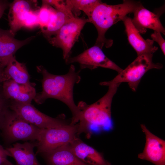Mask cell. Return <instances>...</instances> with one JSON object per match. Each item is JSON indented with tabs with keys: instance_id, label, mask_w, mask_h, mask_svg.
Instances as JSON below:
<instances>
[{
	"instance_id": "4fadbf2b",
	"label": "cell",
	"mask_w": 165,
	"mask_h": 165,
	"mask_svg": "<svg viewBox=\"0 0 165 165\" xmlns=\"http://www.w3.org/2000/svg\"><path fill=\"white\" fill-rule=\"evenodd\" d=\"M14 35L9 29L6 30L0 28V66L5 67L16 51L35 37L32 36L20 40L15 38Z\"/></svg>"
},
{
	"instance_id": "cb8c5ba5",
	"label": "cell",
	"mask_w": 165,
	"mask_h": 165,
	"mask_svg": "<svg viewBox=\"0 0 165 165\" xmlns=\"http://www.w3.org/2000/svg\"><path fill=\"white\" fill-rule=\"evenodd\" d=\"M39 9L32 10L27 14L23 22V27L31 29L39 26L38 17Z\"/></svg>"
},
{
	"instance_id": "8fae6325",
	"label": "cell",
	"mask_w": 165,
	"mask_h": 165,
	"mask_svg": "<svg viewBox=\"0 0 165 165\" xmlns=\"http://www.w3.org/2000/svg\"><path fill=\"white\" fill-rule=\"evenodd\" d=\"M35 84H20L10 79L2 83L3 92L9 100L23 104H31L36 95Z\"/></svg>"
},
{
	"instance_id": "2e32d148",
	"label": "cell",
	"mask_w": 165,
	"mask_h": 165,
	"mask_svg": "<svg viewBox=\"0 0 165 165\" xmlns=\"http://www.w3.org/2000/svg\"><path fill=\"white\" fill-rule=\"evenodd\" d=\"M74 154L88 165H112L104 157L103 153L76 137L69 144Z\"/></svg>"
},
{
	"instance_id": "8992f818",
	"label": "cell",
	"mask_w": 165,
	"mask_h": 165,
	"mask_svg": "<svg viewBox=\"0 0 165 165\" xmlns=\"http://www.w3.org/2000/svg\"><path fill=\"white\" fill-rule=\"evenodd\" d=\"M153 55L146 54L138 56L124 69L108 82L120 85L122 82H127L129 87L133 91H136L141 79L148 71L153 68L160 69L163 67L160 63L153 62Z\"/></svg>"
},
{
	"instance_id": "83f0119b",
	"label": "cell",
	"mask_w": 165,
	"mask_h": 165,
	"mask_svg": "<svg viewBox=\"0 0 165 165\" xmlns=\"http://www.w3.org/2000/svg\"><path fill=\"white\" fill-rule=\"evenodd\" d=\"M10 4L8 1L0 0V19L2 16L5 10L9 6Z\"/></svg>"
},
{
	"instance_id": "4316f807",
	"label": "cell",
	"mask_w": 165,
	"mask_h": 165,
	"mask_svg": "<svg viewBox=\"0 0 165 165\" xmlns=\"http://www.w3.org/2000/svg\"><path fill=\"white\" fill-rule=\"evenodd\" d=\"M8 156H11L10 153L0 144V165H6Z\"/></svg>"
},
{
	"instance_id": "9a60e30c",
	"label": "cell",
	"mask_w": 165,
	"mask_h": 165,
	"mask_svg": "<svg viewBox=\"0 0 165 165\" xmlns=\"http://www.w3.org/2000/svg\"><path fill=\"white\" fill-rule=\"evenodd\" d=\"M8 13L10 31L14 34L23 27L24 20L30 11L38 9L36 0H16L10 3Z\"/></svg>"
},
{
	"instance_id": "30bf717a",
	"label": "cell",
	"mask_w": 165,
	"mask_h": 165,
	"mask_svg": "<svg viewBox=\"0 0 165 165\" xmlns=\"http://www.w3.org/2000/svg\"><path fill=\"white\" fill-rule=\"evenodd\" d=\"M145 139L142 152L138 158L155 165H165V141L151 132L143 124L140 125Z\"/></svg>"
},
{
	"instance_id": "484cf974",
	"label": "cell",
	"mask_w": 165,
	"mask_h": 165,
	"mask_svg": "<svg viewBox=\"0 0 165 165\" xmlns=\"http://www.w3.org/2000/svg\"><path fill=\"white\" fill-rule=\"evenodd\" d=\"M152 40L156 42L159 45L164 55H165V41L159 32L154 31L151 35Z\"/></svg>"
},
{
	"instance_id": "5b68a950",
	"label": "cell",
	"mask_w": 165,
	"mask_h": 165,
	"mask_svg": "<svg viewBox=\"0 0 165 165\" xmlns=\"http://www.w3.org/2000/svg\"><path fill=\"white\" fill-rule=\"evenodd\" d=\"M77 123L41 129L37 141L36 154L50 151L71 143L77 135Z\"/></svg>"
},
{
	"instance_id": "44dd1931",
	"label": "cell",
	"mask_w": 165,
	"mask_h": 165,
	"mask_svg": "<svg viewBox=\"0 0 165 165\" xmlns=\"http://www.w3.org/2000/svg\"><path fill=\"white\" fill-rule=\"evenodd\" d=\"M66 2L74 15L77 17L82 11L89 19L94 9L102 2L98 0H66Z\"/></svg>"
},
{
	"instance_id": "7a4b0ae2",
	"label": "cell",
	"mask_w": 165,
	"mask_h": 165,
	"mask_svg": "<svg viewBox=\"0 0 165 165\" xmlns=\"http://www.w3.org/2000/svg\"><path fill=\"white\" fill-rule=\"evenodd\" d=\"M100 85L108 87V91L103 97L92 104L87 105L80 101L77 105L80 110L77 123L78 137L82 133L90 136L91 126L99 130H110L113 128L111 105L113 96L120 84L105 81L101 82Z\"/></svg>"
},
{
	"instance_id": "7402d4cb",
	"label": "cell",
	"mask_w": 165,
	"mask_h": 165,
	"mask_svg": "<svg viewBox=\"0 0 165 165\" xmlns=\"http://www.w3.org/2000/svg\"><path fill=\"white\" fill-rule=\"evenodd\" d=\"M42 5L38 13L39 24L41 30L46 28L56 11V9L45 2L42 1Z\"/></svg>"
},
{
	"instance_id": "52a82bcc",
	"label": "cell",
	"mask_w": 165,
	"mask_h": 165,
	"mask_svg": "<svg viewBox=\"0 0 165 165\" xmlns=\"http://www.w3.org/2000/svg\"><path fill=\"white\" fill-rule=\"evenodd\" d=\"M88 22V18L74 16L62 27L55 36L48 39L53 46L62 49L63 58L65 62L70 57L71 50L84 26Z\"/></svg>"
},
{
	"instance_id": "ba28073f",
	"label": "cell",
	"mask_w": 165,
	"mask_h": 165,
	"mask_svg": "<svg viewBox=\"0 0 165 165\" xmlns=\"http://www.w3.org/2000/svg\"><path fill=\"white\" fill-rule=\"evenodd\" d=\"M10 108L28 123L40 129L54 128L69 124L64 115L54 118L41 112L31 104H23L11 100Z\"/></svg>"
},
{
	"instance_id": "603a6c76",
	"label": "cell",
	"mask_w": 165,
	"mask_h": 165,
	"mask_svg": "<svg viewBox=\"0 0 165 165\" xmlns=\"http://www.w3.org/2000/svg\"><path fill=\"white\" fill-rule=\"evenodd\" d=\"M11 101L4 94L2 85H0V131L7 118L12 112L10 108Z\"/></svg>"
},
{
	"instance_id": "6da1fadb",
	"label": "cell",
	"mask_w": 165,
	"mask_h": 165,
	"mask_svg": "<svg viewBox=\"0 0 165 165\" xmlns=\"http://www.w3.org/2000/svg\"><path fill=\"white\" fill-rule=\"evenodd\" d=\"M37 68L38 72L42 76V90L36 94L34 100L35 102L39 105L50 98L59 100L68 107L72 113L71 123H77L80 110L74 101L73 88L75 85L81 80L79 72L75 71L72 64L68 72L62 75L52 74L42 66H38Z\"/></svg>"
},
{
	"instance_id": "7c38bea8",
	"label": "cell",
	"mask_w": 165,
	"mask_h": 165,
	"mask_svg": "<svg viewBox=\"0 0 165 165\" xmlns=\"http://www.w3.org/2000/svg\"><path fill=\"white\" fill-rule=\"evenodd\" d=\"M128 41L136 51L137 56L153 54L158 49L153 45L154 41L148 38L144 39L133 24L131 18L126 16L122 20Z\"/></svg>"
},
{
	"instance_id": "5bb4252c",
	"label": "cell",
	"mask_w": 165,
	"mask_h": 165,
	"mask_svg": "<svg viewBox=\"0 0 165 165\" xmlns=\"http://www.w3.org/2000/svg\"><path fill=\"white\" fill-rule=\"evenodd\" d=\"M132 21L140 34H144L150 29L165 35V30L162 25L160 16L148 10L142 4L133 13Z\"/></svg>"
},
{
	"instance_id": "f546056e",
	"label": "cell",
	"mask_w": 165,
	"mask_h": 165,
	"mask_svg": "<svg viewBox=\"0 0 165 165\" xmlns=\"http://www.w3.org/2000/svg\"><path fill=\"white\" fill-rule=\"evenodd\" d=\"M6 165H14L12 163L8 161Z\"/></svg>"
},
{
	"instance_id": "3957f363",
	"label": "cell",
	"mask_w": 165,
	"mask_h": 165,
	"mask_svg": "<svg viewBox=\"0 0 165 165\" xmlns=\"http://www.w3.org/2000/svg\"><path fill=\"white\" fill-rule=\"evenodd\" d=\"M142 3L140 1L124 0L123 3L110 5L102 2L94 8L90 18L89 22L96 28L98 36L95 44L101 48H108L112 45L113 40L107 39L105 34L112 25L122 21L127 14L133 13Z\"/></svg>"
},
{
	"instance_id": "f1b7e54d",
	"label": "cell",
	"mask_w": 165,
	"mask_h": 165,
	"mask_svg": "<svg viewBox=\"0 0 165 165\" xmlns=\"http://www.w3.org/2000/svg\"><path fill=\"white\" fill-rule=\"evenodd\" d=\"M5 67L0 66V84L5 81L9 80L5 74L4 68Z\"/></svg>"
},
{
	"instance_id": "ffe728a7",
	"label": "cell",
	"mask_w": 165,
	"mask_h": 165,
	"mask_svg": "<svg viewBox=\"0 0 165 165\" xmlns=\"http://www.w3.org/2000/svg\"><path fill=\"white\" fill-rule=\"evenodd\" d=\"M74 16L56 10L47 27L41 31L44 35L49 39L51 36L55 35L62 27L70 18Z\"/></svg>"
},
{
	"instance_id": "9c48e42d",
	"label": "cell",
	"mask_w": 165,
	"mask_h": 165,
	"mask_svg": "<svg viewBox=\"0 0 165 165\" xmlns=\"http://www.w3.org/2000/svg\"><path fill=\"white\" fill-rule=\"evenodd\" d=\"M65 62L67 64L78 63L81 69L88 68L94 69L98 67L108 68L120 73L123 70L107 57L102 49L94 45L73 57H69Z\"/></svg>"
},
{
	"instance_id": "d4e9b609",
	"label": "cell",
	"mask_w": 165,
	"mask_h": 165,
	"mask_svg": "<svg viewBox=\"0 0 165 165\" xmlns=\"http://www.w3.org/2000/svg\"><path fill=\"white\" fill-rule=\"evenodd\" d=\"M45 1L56 10L63 12L70 16H74L67 4L66 0H46Z\"/></svg>"
},
{
	"instance_id": "d6986e66",
	"label": "cell",
	"mask_w": 165,
	"mask_h": 165,
	"mask_svg": "<svg viewBox=\"0 0 165 165\" xmlns=\"http://www.w3.org/2000/svg\"><path fill=\"white\" fill-rule=\"evenodd\" d=\"M5 75L11 79L20 84L30 83V76L25 64L18 61L14 56L9 60L4 68Z\"/></svg>"
},
{
	"instance_id": "e0dca14e",
	"label": "cell",
	"mask_w": 165,
	"mask_h": 165,
	"mask_svg": "<svg viewBox=\"0 0 165 165\" xmlns=\"http://www.w3.org/2000/svg\"><path fill=\"white\" fill-rule=\"evenodd\" d=\"M69 144L40 154L45 160L46 165H88L76 156Z\"/></svg>"
},
{
	"instance_id": "277c9868",
	"label": "cell",
	"mask_w": 165,
	"mask_h": 165,
	"mask_svg": "<svg viewBox=\"0 0 165 165\" xmlns=\"http://www.w3.org/2000/svg\"><path fill=\"white\" fill-rule=\"evenodd\" d=\"M41 130L12 111L0 131L4 143L9 145L20 140L37 141Z\"/></svg>"
},
{
	"instance_id": "ac0fdd59",
	"label": "cell",
	"mask_w": 165,
	"mask_h": 165,
	"mask_svg": "<svg viewBox=\"0 0 165 165\" xmlns=\"http://www.w3.org/2000/svg\"><path fill=\"white\" fill-rule=\"evenodd\" d=\"M37 141L16 142L13 146L6 149L15 159L16 165H41L38 161L34 152L37 146Z\"/></svg>"
}]
</instances>
